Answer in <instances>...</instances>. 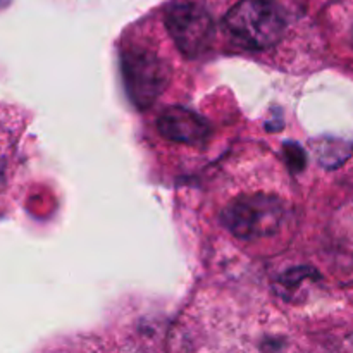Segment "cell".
Masks as SVG:
<instances>
[{"label": "cell", "instance_id": "3957f363", "mask_svg": "<svg viewBox=\"0 0 353 353\" xmlns=\"http://www.w3.org/2000/svg\"><path fill=\"white\" fill-rule=\"evenodd\" d=\"M286 217V207L276 196L255 195L234 200L223 212V223L241 240L274 234Z\"/></svg>", "mask_w": 353, "mask_h": 353}, {"label": "cell", "instance_id": "5b68a950", "mask_svg": "<svg viewBox=\"0 0 353 353\" xmlns=\"http://www.w3.org/2000/svg\"><path fill=\"white\" fill-rule=\"evenodd\" d=\"M157 128L162 137L183 145H203L212 133L202 116L181 105L168 107L159 116Z\"/></svg>", "mask_w": 353, "mask_h": 353}, {"label": "cell", "instance_id": "6da1fadb", "mask_svg": "<svg viewBox=\"0 0 353 353\" xmlns=\"http://www.w3.org/2000/svg\"><path fill=\"white\" fill-rule=\"evenodd\" d=\"M286 23L274 0H238L224 17L228 31L255 50L274 47L285 37Z\"/></svg>", "mask_w": 353, "mask_h": 353}, {"label": "cell", "instance_id": "7a4b0ae2", "mask_svg": "<svg viewBox=\"0 0 353 353\" xmlns=\"http://www.w3.org/2000/svg\"><path fill=\"white\" fill-rule=\"evenodd\" d=\"M123 76L126 92L140 109L152 105L171 79V69L154 50L131 47L123 52Z\"/></svg>", "mask_w": 353, "mask_h": 353}, {"label": "cell", "instance_id": "277c9868", "mask_svg": "<svg viewBox=\"0 0 353 353\" xmlns=\"http://www.w3.org/2000/svg\"><path fill=\"white\" fill-rule=\"evenodd\" d=\"M165 26L186 57H199L209 50L216 24L205 7L196 2H178L168 10Z\"/></svg>", "mask_w": 353, "mask_h": 353}]
</instances>
